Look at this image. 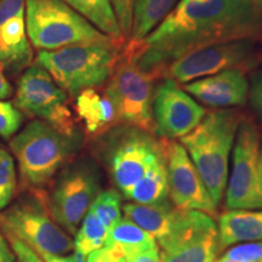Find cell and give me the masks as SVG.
Wrapping results in <instances>:
<instances>
[{"label":"cell","instance_id":"8d00e7d4","mask_svg":"<svg viewBox=\"0 0 262 262\" xmlns=\"http://www.w3.org/2000/svg\"><path fill=\"white\" fill-rule=\"evenodd\" d=\"M44 262H73L71 256H61V255H52V254H39Z\"/></svg>","mask_w":262,"mask_h":262},{"label":"cell","instance_id":"b9f144b4","mask_svg":"<svg viewBox=\"0 0 262 262\" xmlns=\"http://www.w3.org/2000/svg\"><path fill=\"white\" fill-rule=\"evenodd\" d=\"M188 2H193V3H206V2H210V0H188Z\"/></svg>","mask_w":262,"mask_h":262},{"label":"cell","instance_id":"83f0119b","mask_svg":"<svg viewBox=\"0 0 262 262\" xmlns=\"http://www.w3.org/2000/svg\"><path fill=\"white\" fill-rule=\"evenodd\" d=\"M24 123V114L11 102L0 100V136L10 139Z\"/></svg>","mask_w":262,"mask_h":262},{"label":"cell","instance_id":"1f68e13d","mask_svg":"<svg viewBox=\"0 0 262 262\" xmlns=\"http://www.w3.org/2000/svg\"><path fill=\"white\" fill-rule=\"evenodd\" d=\"M125 256L119 248L106 245L100 250L88 255L86 262H124Z\"/></svg>","mask_w":262,"mask_h":262},{"label":"cell","instance_id":"ba28073f","mask_svg":"<svg viewBox=\"0 0 262 262\" xmlns=\"http://www.w3.org/2000/svg\"><path fill=\"white\" fill-rule=\"evenodd\" d=\"M0 227L6 238L25 242L38 254L63 256L74 249L73 239L35 199H21L5 209L0 214Z\"/></svg>","mask_w":262,"mask_h":262},{"label":"cell","instance_id":"277c9868","mask_svg":"<svg viewBox=\"0 0 262 262\" xmlns=\"http://www.w3.org/2000/svg\"><path fill=\"white\" fill-rule=\"evenodd\" d=\"M79 135L67 136L42 120H33L10 142L25 187L40 188L51 181L77 152Z\"/></svg>","mask_w":262,"mask_h":262},{"label":"cell","instance_id":"d6a6232c","mask_svg":"<svg viewBox=\"0 0 262 262\" xmlns=\"http://www.w3.org/2000/svg\"><path fill=\"white\" fill-rule=\"evenodd\" d=\"M250 98L255 112L257 113V116L262 120V72H258L253 78V84H251L250 89Z\"/></svg>","mask_w":262,"mask_h":262},{"label":"cell","instance_id":"f1b7e54d","mask_svg":"<svg viewBox=\"0 0 262 262\" xmlns=\"http://www.w3.org/2000/svg\"><path fill=\"white\" fill-rule=\"evenodd\" d=\"M224 256L235 262H262V241L235 245Z\"/></svg>","mask_w":262,"mask_h":262},{"label":"cell","instance_id":"4316f807","mask_svg":"<svg viewBox=\"0 0 262 262\" xmlns=\"http://www.w3.org/2000/svg\"><path fill=\"white\" fill-rule=\"evenodd\" d=\"M17 179L14 158L8 150L0 148V212L5 210L14 196Z\"/></svg>","mask_w":262,"mask_h":262},{"label":"cell","instance_id":"6da1fadb","mask_svg":"<svg viewBox=\"0 0 262 262\" xmlns=\"http://www.w3.org/2000/svg\"><path fill=\"white\" fill-rule=\"evenodd\" d=\"M260 38L262 11L254 4L181 0L142 41L129 42L125 52L143 71L157 78L164 77L171 62L198 49Z\"/></svg>","mask_w":262,"mask_h":262},{"label":"cell","instance_id":"52a82bcc","mask_svg":"<svg viewBox=\"0 0 262 262\" xmlns=\"http://www.w3.org/2000/svg\"><path fill=\"white\" fill-rule=\"evenodd\" d=\"M106 158L111 176L126 193L158 164L165 162L163 142L149 133L129 126L114 131L107 142Z\"/></svg>","mask_w":262,"mask_h":262},{"label":"cell","instance_id":"2e32d148","mask_svg":"<svg viewBox=\"0 0 262 262\" xmlns=\"http://www.w3.org/2000/svg\"><path fill=\"white\" fill-rule=\"evenodd\" d=\"M183 90L206 106L220 108L244 104L249 85L243 71L227 70L186 84Z\"/></svg>","mask_w":262,"mask_h":262},{"label":"cell","instance_id":"cb8c5ba5","mask_svg":"<svg viewBox=\"0 0 262 262\" xmlns=\"http://www.w3.org/2000/svg\"><path fill=\"white\" fill-rule=\"evenodd\" d=\"M124 195L140 204H156L166 201V196L169 195L166 163L163 162L156 165L145 178L124 193Z\"/></svg>","mask_w":262,"mask_h":262},{"label":"cell","instance_id":"836d02e7","mask_svg":"<svg viewBox=\"0 0 262 262\" xmlns=\"http://www.w3.org/2000/svg\"><path fill=\"white\" fill-rule=\"evenodd\" d=\"M125 260L130 262H160L159 247L134 251L126 255Z\"/></svg>","mask_w":262,"mask_h":262},{"label":"cell","instance_id":"d590c367","mask_svg":"<svg viewBox=\"0 0 262 262\" xmlns=\"http://www.w3.org/2000/svg\"><path fill=\"white\" fill-rule=\"evenodd\" d=\"M0 262H16L14 251L10 250L5 238L0 239Z\"/></svg>","mask_w":262,"mask_h":262},{"label":"cell","instance_id":"ab89813d","mask_svg":"<svg viewBox=\"0 0 262 262\" xmlns=\"http://www.w3.org/2000/svg\"><path fill=\"white\" fill-rule=\"evenodd\" d=\"M250 2L253 3V4L256 6L258 10H261L262 11V0H250Z\"/></svg>","mask_w":262,"mask_h":262},{"label":"cell","instance_id":"603a6c76","mask_svg":"<svg viewBox=\"0 0 262 262\" xmlns=\"http://www.w3.org/2000/svg\"><path fill=\"white\" fill-rule=\"evenodd\" d=\"M106 245L119 248L124 256L142 249L158 247L156 238L152 234L143 231L126 217L120 219V221L108 231Z\"/></svg>","mask_w":262,"mask_h":262},{"label":"cell","instance_id":"3957f363","mask_svg":"<svg viewBox=\"0 0 262 262\" xmlns=\"http://www.w3.org/2000/svg\"><path fill=\"white\" fill-rule=\"evenodd\" d=\"M120 40L85 42L57 50L39 51L35 63L72 96L110 79L120 56Z\"/></svg>","mask_w":262,"mask_h":262},{"label":"cell","instance_id":"7a4b0ae2","mask_svg":"<svg viewBox=\"0 0 262 262\" xmlns=\"http://www.w3.org/2000/svg\"><path fill=\"white\" fill-rule=\"evenodd\" d=\"M242 120L238 111H212L191 133L180 137L216 206L227 185L228 159Z\"/></svg>","mask_w":262,"mask_h":262},{"label":"cell","instance_id":"f35d334b","mask_svg":"<svg viewBox=\"0 0 262 262\" xmlns=\"http://www.w3.org/2000/svg\"><path fill=\"white\" fill-rule=\"evenodd\" d=\"M229 3H233V4H238V5H249L253 4L250 0H228Z\"/></svg>","mask_w":262,"mask_h":262},{"label":"cell","instance_id":"7bdbcfd3","mask_svg":"<svg viewBox=\"0 0 262 262\" xmlns=\"http://www.w3.org/2000/svg\"><path fill=\"white\" fill-rule=\"evenodd\" d=\"M260 158H261V168H262V145H261V155H260Z\"/></svg>","mask_w":262,"mask_h":262},{"label":"cell","instance_id":"ffe728a7","mask_svg":"<svg viewBox=\"0 0 262 262\" xmlns=\"http://www.w3.org/2000/svg\"><path fill=\"white\" fill-rule=\"evenodd\" d=\"M78 117L83 120L85 129L93 135H101L118 122L113 103L106 95L95 89L83 90L77 96L75 104Z\"/></svg>","mask_w":262,"mask_h":262},{"label":"cell","instance_id":"8992f818","mask_svg":"<svg viewBox=\"0 0 262 262\" xmlns=\"http://www.w3.org/2000/svg\"><path fill=\"white\" fill-rule=\"evenodd\" d=\"M155 79L124 51L108 79L104 94L113 103L118 122L155 134Z\"/></svg>","mask_w":262,"mask_h":262},{"label":"cell","instance_id":"9a60e30c","mask_svg":"<svg viewBox=\"0 0 262 262\" xmlns=\"http://www.w3.org/2000/svg\"><path fill=\"white\" fill-rule=\"evenodd\" d=\"M206 114V111L195 102L172 79H166L155 90L153 118L155 134L164 139H175L187 135Z\"/></svg>","mask_w":262,"mask_h":262},{"label":"cell","instance_id":"484cf974","mask_svg":"<svg viewBox=\"0 0 262 262\" xmlns=\"http://www.w3.org/2000/svg\"><path fill=\"white\" fill-rule=\"evenodd\" d=\"M89 210L100 220L108 231L122 219L120 195L114 189L100 192L91 204Z\"/></svg>","mask_w":262,"mask_h":262},{"label":"cell","instance_id":"7c38bea8","mask_svg":"<svg viewBox=\"0 0 262 262\" xmlns=\"http://www.w3.org/2000/svg\"><path fill=\"white\" fill-rule=\"evenodd\" d=\"M98 193L97 173L90 165L78 164L66 170L48 201L51 217L66 232L75 234Z\"/></svg>","mask_w":262,"mask_h":262},{"label":"cell","instance_id":"9c48e42d","mask_svg":"<svg viewBox=\"0 0 262 262\" xmlns=\"http://www.w3.org/2000/svg\"><path fill=\"white\" fill-rule=\"evenodd\" d=\"M15 106L22 114L37 117L64 135H79L68 108L67 94L38 63L29 66L22 74L15 96Z\"/></svg>","mask_w":262,"mask_h":262},{"label":"cell","instance_id":"d6986e66","mask_svg":"<svg viewBox=\"0 0 262 262\" xmlns=\"http://www.w3.org/2000/svg\"><path fill=\"white\" fill-rule=\"evenodd\" d=\"M123 212L126 219L152 234L158 242L172 228L180 214V209L164 201L156 204H125L123 206Z\"/></svg>","mask_w":262,"mask_h":262},{"label":"cell","instance_id":"d4e9b609","mask_svg":"<svg viewBox=\"0 0 262 262\" xmlns=\"http://www.w3.org/2000/svg\"><path fill=\"white\" fill-rule=\"evenodd\" d=\"M108 229L101 224L100 220L90 210L84 216L80 228L75 232L74 251L88 255L100 250L106 245Z\"/></svg>","mask_w":262,"mask_h":262},{"label":"cell","instance_id":"e575fe53","mask_svg":"<svg viewBox=\"0 0 262 262\" xmlns=\"http://www.w3.org/2000/svg\"><path fill=\"white\" fill-rule=\"evenodd\" d=\"M12 86L6 79L4 74V68L0 64V100H6L12 95Z\"/></svg>","mask_w":262,"mask_h":262},{"label":"cell","instance_id":"4fadbf2b","mask_svg":"<svg viewBox=\"0 0 262 262\" xmlns=\"http://www.w3.org/2000/svg\"><path fill=\"white\" fill-rule=\"evenodd\" d=\"M255 62L254 42L248 39L233 40L189 52L170 63L165 74L179 83H188L227 70L249 68Z\"/></svg>","mask_w":262,"mask_h":262},{"label":"cell","instance_id":"f6af8a7d","mask_svg":"<svg viewBox=\"0 0 262 262\" xmlns=\"http://www.w3.org/2000/svg\"><path fill=\"white\" fill-rule=\"evenodd\" d=\"M124 262H130V261H127V260H124Z\"/></svg>","mask_w":262,"mask_h":262},{"label":"cell","instance_id":"7402d4cb","mask_svg":"<svg viewBox=\"0 0 262 262\" xmlns=\"http://www.w3.org/2000/svg\"><path fill=\"white\" fill-rule=\"evenodd\" d=\"M108 37L122 40L123 33L111 0H62Z\"/></svg>","mask_w":262,"mask_h":262},{"label":"cell","instance_id":"f546056e","mask_svg":"<svg viewBox=\"0 0 262 262\" xmlns=\"http://www.w3.org/2000/svg\"><path fill=\"white\" fill-rule=\"evenodd\" d=\"M116 12L118 24L120 26L124 37H129L133 27V11L134 0H111Z\"/></svg>","mask_w":262,"mask_h":262},{"label":"cell","instance_id":"4dcf8cb0","mask_svg":"<svg viewBox=\"0 0 262 262\" xmlns=\"http://www.w3.org/2000/svg\"><path fill=\"white\" fill-rule=\"evenodd\" d=\"M9 243L11 244L12 251H14L16 262H44L37 251L32 249L25 242L19 241L17 238H8Z\"/></svg>","mask_w":262,"mask_h":262},{"label":"cell","instance_id":"ac0fdd59","mask_svg":"<svg viewBox=\"0 0 262 262\" xmlns=\"http://www.w3.org/2000/svg\"><path fill=\"white\" fill-rule=\"evenodd\" d=\"M219 250L235 243L262 241V210L232 209L219 219Z\"/></svg>","mask_w":262,"mask_h":262},{"label":"cell","instance_id":"e0dca14e","mask_svg":"<svg viewBox=\"0 0 262 262\" xmlns=\"http://www.w3.org/2000/svg\"><path fill=\"white\" fill-rule=\"evenodd\" d=\"M32 56L25 12L0 21V64L3 68L17 73L31 64Z\"/></svg>","mask_w":262,"mask_h":262},{"label":"cell","instance_id":"ee69618b","mask_svg":"<svg viewBox=\"0 0 262 262\" xmlns=\"http://www.w3.org/2000/svg\"><path fill=\"white\" fill-rule=\"evenodd\" d=\"M2 238H4V237H3V234H2V233H0V239H2Z\"/></svg>","mask_w":262,"mask_h":262},{"label":"cell","instance_id":"5bb4252c","mask_svg":"<svg viewBox=\"0 0 262 262\" xmlns=\"http://www.w3.org/2000/svg\"><path fill=\"white\" fill-rule=\"evenodd\" d=\"M169 195L180 210H198L215 215L216 204L205 188L194 164L181 143L163 140Z\"/></svg>","mask_w":262,"mask_h":262},{"label":"cell","instance_id":"44dd1931","mask_svg":"<svg viewBox=\"0 0 262 262\" xmlns=\"http://www.w3.org/2000/svg\"><path fill=\"white\" fill-rule=\"evenodd\" d=\"M179 0H134L130 41L140 42L168 16Z\"/></svg>","mask_w":262,"mask_h":262},{"label":"cell","instance_id":"60d3db41","mask_svg":"<svg viewBox=\"0 0 262 262\" xmlns=\"http://www.w3.org/2000/svg\"><path fill=\"white\" fill-rule=\"evenodd\" d=\"M215 262H235V261H232V260H229V258H227V257L222 256V257H220L217 261H215Z\"/></svg>","mask_w":262,"mask_h":262},{"label":"cell","instance_id":"74e56055","mask_svg":"<svg viewBox=\"0 0 262 262\" xmlns=\"http://www.w3.org/2000/svg\"><path fill=\"white\" fill-rule=\"evenodd\" d=\"M71 257H72V260H73V262H86V258H88V256L78 253V251H74V253L72 254Z\"/></svg>","mask_w":262,"mask_h":262},{"label":"cell","instance_id":"5b68a950","mask_svg":"<svg viewBox=\"0 0 262 262\" xmlns=\"http://www.w3.org/2000/svg\"><path fill=\"white\" fill-rule=\"evenodd\" d=\"M25 5L27 35L33 47L40 50L117 40L98 31L62 0H25Z\"/></svg>","mask_w":262,"mask_h":262},{"label":"cell","instance_id":"8fae6325","mask_svg":"<svg viewBox=\"0 0 262 262\" xmlns=\"http://www.w3.org/2000/svg\"><path fill=\"white\" fill-rule=\"evenodd\" d=\"M160 262H215L219 232L210 215L180 210L172 228L158 241Z\"/></svg>","mask_w":262,"mask_h":262},{"label":"cell","instance_id":"30bf717a","mask_svg":"<svg viewBox=\"0 0 262 262\" xmlns=\"http://www.w3.org/2000/svg\"><path fill=\"white\" fill-rule=\"evenodd\" d=\"M260 133L249 119L242 120L237 131L233 163L226 191V206L232 209H262V168Z\"/></svg>","mask_w":262,"mask_h":262}]
</instances>
